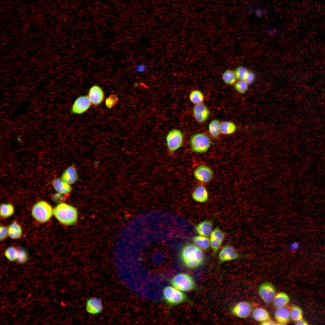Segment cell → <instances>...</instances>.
I'll return each instance as SVG.
<instances>
[{"label": "cell", "instance_id": "cell-1", "mask_svg": "<svg viewBox=\"0 0 325 325\" xmlns=\"http://www.w3.org/2000/svg\"><path fill=\"white\" fill-rule=\"evenodd\" d=\"M179 258L184 266L191 269L202 266L206 259L203 251L194 243H185L181 248Z\"/></svg>", "mask_w": 325, "mask_h": 325}, {"label": "cell", "instance_id": "cell-2", "mask_svg": "<svg viewBox=\"0 0 325 325\" xmlns=\"http://www.w3.org/2000/svg\"><path fill=\"white\" fill-rule=\"evenodd\" d=\"M53 214L56 218L63 224L70 225L76 223L78 212L76 208L66 203H61L53 209Z\"/></svg>", "mask_w": 325, "mask_h": 325}, {"label": "cell", "instance_id": "cell-3", "mask_svg": "<svg viewBox=\"0 0 325 325\" xmlns=\"http://www.w3.org/2000/svg\"><path fill=\"white\" fill-rule=\"evenodd\" d=\"M164 300L170 307L185 302L193 305V303L186 295L174 287L167 286L163 289Z\"/></svg>", "mask_w": 325, "mask_h": 325}, {"label": "cell", "instance_id": "cell-4", "mask_svg": "<svg viewBox=\"0 0 325 325\" xmlns=\"http://www.w3.org/2000/svg\"><path fill=\"white\" fill-rule=\"evenodd\" d=\"M170 282L173 287L182 292L196 291L199 289L193 278L185 273L181 272L176 274Z\"/></svg>", "mask_w": 325, "mask_h": 325}, {"label": "cell", "instance_id": "cell-5", "mask_svg": "<svg viewBox=\"0 0 325 325\" xmlns=\"http://www.w3.org/2000/svg\"><path fill=\"white\" fill-rule=\"evenodd\" d=\"M33 218L37 221L44 223L47 221L53 215V210L47 202L41 201L36 203L32 210Z\"/></svg>", "mask_w": 325, "mask_h": 325}, {"label": "cell", "instance_id": "cell-6", "mask_svg": "<svg viewBox=\"0 0 325 325\" xmlns=\"http://www.w3.org/2000/svg\"><path fill=\"white\" fill-rule=\"evenodd\" d=\"M246 255L238 252L229 242L220 251L218 255L217 268L225 262L232 261L245 257Z\"/></svg>", "mask_w": 325, "mask_h": 325}, {"label": "cell", "instance_id": "cell-7", "mask_svg": "<svg viewBox=\"0 0 325 325\" xmlns=\"http://www.w3.org/2000/svg\"><path fill=\"white\" fill-rule=\"evenodd\" d=\"M190 145L192 150L195 152L203 153L207 151L211 145L209 137L205 134L197 133L191 137Z\"/></svg>", "mask_w": 325, "mask_h": 325}, {"label": "cell", "instance_id": "cell-8", "mask_svg": "<svg viewBox=\"0 0 325 325\" xmlns=\"http://www.w3.org/2000/svg\"><path fill=\"white\" fill-rule=\"evenodd\" d=\"M183 137L182 132L177 129L169 131L166 137V141L169 154H173L175 152L182 146Z\"/></svg>", "mask_w": 325, "mask_h": 325}, {"label": "cell", "instance_id": "cell-9", "mask_svg": "<svg viewBox=\"0 0 325 325\" xmlns=\"http://www.w3.org/2000/svg\"><path fill=\"white\" fill-rule=\"evenodd\" d=\"M226 235V233L218 227H216L212 231L210 236V247L212 251L213 256V260L210 270L212 268L216 254L224 241Z\"/></svg>", "mask_w": 325, "mask_h": 325}, {"label": "cell", "instance_id": "cell-10", "mask_svg": "<svg viewBox=\"0 0 325 325\" xmlns=\"http://www.w3.org/2000/svg\"><path fill=\"white\" fill-rule=\"evenodd\" d=\"M258 294L263 301L266 303L272 302L276 294V288L274 285L269 282L262 283L259 286Z\"/></svg>", "mask_w": 325, "mask_h": 325}, {"label": "cell", "instance_id": "cell-11", "mask_svg": "<svg viewBox=\"0 0 325 325\" xmlns=\"http://www.w3.org/2000/svg\"><path fill=\"white\" fill-rule=\"evenodd\" d=\"M252 311V307L249 302L242 301L234 305L231 308V312L237 317L245 318L250 315Z\"/></svg>", "mask_w": 325, "mask_h": 325}, {"label": "cell", "instance_id": "cell-12", "mask_svg": "<svg viewBox=\"0 0 325 325\" xmlns=\"http://www.w3.org/2000/svg\"><path fill=\"white\" fill-rule=\"evenodd\" d=\"M91 104L87 96H81L78 97L73 104L71 112L76 114H81L85 112Z\"/></svg>", "mask_w": 325, "mask_h": 325}, {"label": "cell", "instance_id": "cell-13", "mask_svg": "<svg viewBox=\"0 0 325 325\" xmlns=\"http://www.w3.org/2000/svg\"><path fill=\"white\" fill-rule=\"evenodd\" d=\"M103 306L101 300L97 297H92L86 301L85 309L88 313L96 315L101 313L103 310Z\"/></svg>", "mask_w": 325, "mask_h": 325}, {"label": "cell", "instance_id": "cell-14", "mask_svg": "<svg viewBox=\"0 0 325 325\" xmlns=\"http://www.w3.org/2000/svg\"><path fill=\"white\" fill-rule=\"evenodd\" d=\"M194 175L198 180L203 182L210 181L213 176V172L209 166L201 165L198 167L194 172Z\"/></svg>", "mask_w": 325, "mask_h": 325}, {"label": "cell", "instance_id": "cell-15", "mask_svg": "<svg viewBox=\"0 0 325 325\" xmlns=\"http://www.w3.org/2000/svg\"><path fill=\"white\" fill-rule=\"evenodd\" d=\"M213 219L202 221L195 225V232L199 235L208 237L210 236L213 227Z\"/></svg>", "mask_w": 325, "mask_h": 325}, {"label": "cell", "instance_id": "cell-16", "mask_svg": "<svg viewBox=\"0 0 325 325\" xmlns=\"http://www.w3.org/2000/svg\"><path fill=\"white\" fill-rule=\"evenodd\" d=\"M88 96L91 104L96 106L100 104L103 101L104 94L101 87L94 85L90 89Z\"/></svg>", "mask_w": 325, "mask_h": 325}, {"label": "cell", "instance_id": "cell-17", "mask_svg": "<svg viewBox=\"0 0 325 325\" xmlns=\"http://www.w3.org/2000/svg\"><path fill=\"white\" fill-rule=\"evenodd\" d=\"M194 117L196 121L200 123L206 121L210 115V111L207 107L202 104H195L193 108Z\"/></svg>", "mask_w": 325, "mask_h": 325}, {"label": "cell", "instance_id": "cell-18", "mask_svg": "<svg viewBox=\"0 0 325 325\" xmlns=\"http://www.w3.org/2000/svg\"><path fill=\"white\" fill-rule=\"evenodd\" d=\"M274 316L278 325L286 324L291 318L290 311L285 307L277 308Z\"/></svg>", "mask_w": 325, "mask_h": 325}, {"label": "cell", "instance_id": "cell-19", "mask_svg": "<svg viewBox=\"0 0 325 325\" xmlns=\"http://www.w3.org/2000/svg\"><path fill=\"white\" fill-rule=\"evenodd\" d=\"M290 301L289 296L285 292L280 291L276 294L272 302L273 306L277 309L285 307Z\"/></svg>", "mask_w": 325, "mask_h": 325}, {"label": "cell", "instance_id": "cell-20", "mask_svg": "<svg viewBox=\"0 0 325 325\" xmlns=\"http://www.w3.org/2000/svg\"><path fill=\"white\" fill-rule=\"evenodd\" d=\"M192 197L195 201L203 203L206 202L208 199V193L206 188L203 186L197 187L193 192Z\"/></svg>", "mask_w": 325, "mask_h": 325}, {"label": "cell", "instance_id": "cell-21", "mask_svg": "<svg viewBox=\"0 0 325 325\" xmlns=\"http://www.w3.org/2000/svg\"><path fill=\"white\" fill-rule=\"evenodd\" d=\"M252 316L254 320L260 323L270 319L269 313L265 308L261 307H257L253 310Z\"/></svg>", "mask_w": 325, "mask_h": 325}, {"label": "cell", "instance_id": "cell-22", "mask_svg": "<svg viewBox=\"0 0 325 325\" xmlns=\"http://www.w3.org/2000/svg\"><path fill=\"white\" fill-rule=\"evenodd\" d=\"M77 179V174L74 166L68 167L63 173L61 179L69 184L75 183Z\"/></svg>", "mask_w": 325, "mask_h": 325}, {"label": "cell", "instance_id": "cell-23", "mask_svg": "<svg viewBox=\"0 0 325 325\" xmlns=\"http://www.w3.org/2000/svg\"><path fill=\"white\" fill-rule=\"evenodd\" d=\"M194 244L202 250L207 251L210 246V238L207 237L195 236L191 238Z\"/></svg>", "mask_w": 325, "mask_h": 325}, {"label": "cell", "instance_id": "cell-24", "mask_svg": "<svg viewBox=\"0 0 325 325\" xmlns=\"http://www.w3.org/2000/svg\"><path fill=\"white\" fill-rule=\"evenodd\" d=\"M53 185L55 190L61 194H67L72 190L70 184L62 179H55L53 181Z\"/></svg>", "mask_w": 325, "mask_h": 325}, {"label": "cell", "instance_id": "cell-25", "mask_svg": "<svg viewBox=\"0 0 325 325\" xmlns=\"http://www.w3.org/2000/svg\"><path fill=\"white\" fill-rule=\"evenodd\" d=\"M8 235L12 239L20 238L22 235V231L20 226L16 221H14L8 228Z\"/></svg>", "mask_w": 325, "mask_h": 325}, {"label": "cell", "instance_id": "cell-26", "mask_svg": "<svg viewBox=\"0 0 325 325\" xmlns=\"http://www.w3.org/2000/svg\"><path fill=\"white\" fill-rule=\"evenodd\" d=\"M237 127L233 122L230 121H224L221 123L220 132L223 134L230 135L234 133Z\"/></svg>", "mask_w": 325, "mask_h": 325}, {"label": "cell", "instance_id": "cell-27", "mask_svg": "<svg viewBox=\"0 0 325 325\" xmlns=\"http://www.w3.org/2000/svg\"><path fill=\"white\" fill-rule=\"evenodd\" d=\"M222 79L225 83L231 85L235 84L237 79L234 71L230 69L227 70L223 73Z\"/></svg>", "mask_w": 325, "mask_h": 325}, {"label": "cell", "instance_id": "cell-28", "mask_svg": "<svg viewBox=\"0 0 325 325\" xmlns=\"http://www.w3.org/2000/svg\"><path fill=\"white\" fill-rule=\"evenodd\" d=\"M221 123L218 119L212 120L209 125V130L211 135L214 137L219 136L221 133Z\"/></svg>", "mask_w": 325, "mask_h": 325}, {"label": "cell", "instance_id": "cell-29", "mask_svg": "<svg viewBox=\"0 0 325 325\" xmlns=\"http://www.w3.org/2000/svg\"><path fill=\"white\" fill-rule=\"evenodd\" d=\"M189 97L191 102L195 104H202L204 99L203 94L200 91L197 90L192 91Z\"/></svg>", "mask_w": 325, "mask_h": 325}, {"label": "cell", "instance_id": "cell-30", "mask_svg": "<svg viewBox=\"0 0 325 325\" xmlns=\"http://www.w3.org/2000/svg\"><path fill=\"white\" fill-rule=\"evenodd\" d=\"M291 318L296 322L303 318V312L302 309L298 306L293 305L290 310Z\"/></svg>", "mask_w": 325, "mask_h": 325}, {"label": "cell", "instance_id": "cell-31", "mask_svg": "<svg viewBox=\"0 0 325 325\" xmlns=\"http://www.w3.org/2000/svg\"><path fill=\"white\" fill-rule=\"evenodd\" d=\"M13 206L10 204H3L1 205L0 215L6 218L11 216L14 212Z\"/></svg>", "mask_w": 325, "mask_h": 325}, {"label": "cell", "instance_id": "cell-32", "mask_svg": "<svg viewBox=\"0 0 325 325\" xmlns=\"http://www.w3.org/2000/svg\"><path fill=\"white\" fill-rule=\"evenodd\" d=\"M236 90L239 93H246L248 89V84L244 80H238L234 84Z\"/></svg>", "mask_w": 325, "mask_h": 325}, {"label": "cell", "instance_id": "cell-33", "mask_svg": "<svg viewBox=\"0 0 325 325\" xmlns=\"http://www.w3.org/2000/svg\"><path fill=\"white\" fill-rule=\"evenodd\" d=\"M18 250L13 247L7 248L5 251V255L7 259L11 262L17 260Z\"/></svg>", "mask_w": 325, "mask_h": 325}, {"label": "cell", "instance_id": "cell-34", "mask_svg": "<svg viewBox=\"0 0 325 325\" xmlns=\"http://www.w3.org/2000/svg\"><path fill=\"white\" fill-rule=\"evenodd\" d=\"M248 70L243 66H239L236 68L234 72L237 79L244 80L248 73Z\"/></svg>", "mask_w": 325, "mask_h": 325}, {"label": "cell", "instance_id": "cell-35", "mask_svg": "<svg viewBox=\"0 0 325 325\" xmlns=\"http://www.w3.org/2000/svg\"><path fill=\"white\" fill-rule=\"evenodd\" d=\"M118 101V98L116 95L111 94L106 100L105 105L108 108H110L115 106Z\"/></svg>", "mask_w": 325, "mask_h": 325}, {"label": "cell", "instance_id": "cell-36", "mask_svg": "<svg viewBox=\"0 0 325 325\" xmlns=\"http://www.w3.org/2000/svg\"><path fill=\"white\" fill-rule=\"evenodd\" d=\"M28 256L26 252L23 250H18L17 261L19 264H23L27 262Z\"/></svg>", "mask_w": 325, "mask_h": 325}, {"label": "cell", "instance_id": "cell-37", "mask_svg": "<svg viewBox=\"0 0 325 325\" xmlns=\"http://www.w3.org/2000/svg\"><path fill=\"white\" fill-rule=\"evenodd\" d=\"M255 78V73L252 70H249L244 80L248 85L251 84L254 82Z\"/></svg>", "mask_w": 325, "mask_h": 325}, {"label": "cell", "instance_id": "cell-38", "mask_svg": "<svg viewBox=\"0 0 325 325\" xmlns=\"http://www.w3.org/2000/svg\"><path fill=\"white\" fill-rule=\"evenodd\" d=\"M0 240H3L8 235V228L4 226H1L0 228Z\"/></svg>", "mask_w": 325, "mask_h": 325}, {"label": "cell", "instance_id": "cell-39", "mask_svg": "<svg viewBox=\"0 0 325 325\" xmlns=\"http://www.w3.org/2000/svg\"><path fill=\"white\" fill-rule=\"evenodd\" d=\"M135 70L136 73H144L148 68L145 65L142 63H139L135 66Z\"/></svg>", "mask_w": 325, "mask_h": 325}, {"label": "cell", "instance_id": "cell-40", "mask_svg": "<svg viewBox=\"0 0 325 325\" xmlns=\"http://www.w3.org/2000/svg\"><path fill=\"white\" fill-rule=\"evenodd\" d=\"M300 246L299 243L297 242L292 243L290 245V248L293 251L298 250Z\"/></svg>", "mask_w": 325, "mask_h": 325}, {"label": "cell", "instance_id": "cell-41", "mask_svg": "<svg viewBox=\"0 0 325 325\" xmlns=\"http://www.w3.org/2000/svg\"><path fill=\"white\" fill-rule=\"evenodd\" d=\"M260 324L261 325H278V323L277 322H275L273 320H271L270 319L267 320L266 321L260 323Z\"/></svg>", "mask_w": 325, "mask_h": 325}, {"label": "cell", "instance_id": "cell-42", "mask_svg": "<svg viewBox=\"0 0 325 325\" xmlns=\"http://www.w3.org/2000/svg\"><path fill=\"white\" fill-rule=\"evenodd\" d=\"M296 325H308V322L304 319H302L296 322Z\"/></svg>", "mask_w": 325, "mask_h": 325}]
</instances>
